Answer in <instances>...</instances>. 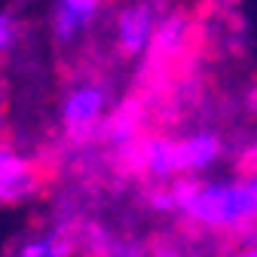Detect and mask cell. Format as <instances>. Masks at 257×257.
Returning a JSON list of instances; mask_svg holds the SVG:
<instances>
[{"label":"cell","instance_id":"8992f818","mask_svg":"<svg viewBox=\"0 0 257 257\" xmlns=\"http://www.w3.org/2000/svg\"><path fill=\"white\" fill-rule=\"evenodd\" d=\"M107 0H52V13H49V28H52V40L55 46L68 49L77 46L95 22L101 19Z\"/></svg>","mask_w":257,"mask_h":257},{"label":"cell","instance_id":"277c9868","mask_svg":"<svg viewBox=\"0 0 257 257\" xmlns=\"http://www.w3.org/2000/svg\"><path fill=\"white\" fill-rule=\"evenodd\" d=\"M169 7L163 0H125L113 13V49L125 61H147L156 28Z\"/></svg>","mask_w":257,"mask_h":257},{"label":"cell","instance_id":"9c48e42d","mask_svg":"<svg viewBox=\"0 0 257 257\" xmlns=\"http://www.w3.org/2000/svg\"><path fill=\"white\" fill-rule=\"evenodd\" d=\"M22 40V16L16 7H0V58L16 52Z\"/></svg>","mask_w":257,"mask_h":257},{"label":"cell","instance_id":"ba28073f","mask_svg":"<svg viewBox=\"0 0 257 257\" xmlns=\"http://www.w3.org/2000/svg\"><path fill=\"white\" fill-rule=\"evenodd\" d=\"M77 248V236L68 227H52L28 239H19L7 251V257H74Z\"/></svg>","mask_w":257,"mask_h":257},{"label":"cell","instance_id":"52a82bcc","mask_svg":"<svg viewBox=\"0 0 257 257\" xmlns=\"http://www.w3.org/2000/svg\"><path fill=\"white\" fill-rule=\"evenodd\" d=\"M77 245L89 257H153V245L135 236H113L104 227H89L77 236Z\"/></svg>","mask_w":257,"mask_h":257},{"label":"cell","instance_id":"3957f363","mask_svg":"<svg viewBox=\"0 0 257 257\" xmlns=\"http://www.w3.org/2000/svg\"><path fill=\"white\" fill-rule=\"evenodd\" d=\"M113 110V95L104 80H77L64 89L58 104L61 135L74 147H86L101 138V128Z\"/></svg>","mask_w":257,"mask_h":257},{"label":"cell","instance_id":"8fae6325","mask_svg":"<svg viewBox=\"0 0 257 257\" xmlns=\"http://www.w3.org/2000/svg\"><path fill=\"white\" fill-rule=\"evenodd\" d=\"M4 119H7V83L0 80V128H4Z\"/></svg>","mask_w":257,"mask_h":257},{"label":"cell","instance_id":"5b68a950","mask_svg":"<svg viewBox=\"0 0 257 257\" xmlns=\"http://www.w3.org/2000/svg\"><path fill=\"white\" fill-rule=\"evenodd\" d=\"M43 187V175L34 156L0 141V208L31 202Z\"/></svg>","mask_w":257,"mask_h":257},{"label":"cell","instance_id":"30bf717a","mask_svg":"<svg viewBox=\"0 0 257 257\" xmlns=\"http://www.w3.org/2000/svg\"><path fill=\"white\" fill-rule=\"evenodd\" d=\"M153 257H199V254L190 245H181V242H156Z\"/></svg>","mask_w":257,"mask_h":257},{"label":"cell","instance_id":"7a4b0ae2","mask_svg":"<svg viewBox=\"0 0 257 257\" xmlns=\"http://www.w3.org/2000/svg\"><path fill=\"white\" fill-rule=\"evenodd\" d=\"M116 156L135 178L147 184H169L178 178L211 175L227 156V141L217 128L202 125L184 135H141Z\"/></svg>","mask_w":257,"mask_h":257},{"label":"cell","instance_id":"6da1fadb","mask_svg":"<svg viewBox=\"0 0 257 257\" xmlns=\"http://www.w3.org/2000/svg\"><path fill=\"white\" fill-rule=\"evenodd\" d=\"M147 208L156 214H172L202 236H257V166L236 175H202L150 184Z\"/></svg>","mask_w":257,"mask_h":257}]
</instances>
